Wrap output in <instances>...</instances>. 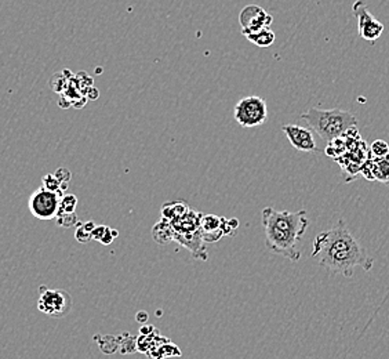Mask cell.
<instances>
[{
	"instance_id": "obj_1",
	"label": "cell",
	"mask_w": 389,
	"mask_h": 359,
	"mask_svg": "<svg viewBox=\"0 0 389 359\" xmlns=\"http://www.w3.org/2000/svg\"><path fill=\"white\" fill-rule=\"evenodd\" d=\"M310 256L323 268L345 278H352L356 267L370 271L374 264V260L350 233L343 218L333 228L315 238Z\"/></svg>"
},
{
	"instance_id": "obj_2",
	"label": "cell",
	"mask_w": 389,
	"mask_h": 359,
	"mask_svg": "<svg viewBox=\"0 0 389 359\" xmlns=\"http://www.w3.org/2000/svg\"><path fill=\"white\" fill-rule=\"evenodd\" d=\"M261 221L266 231V249L290 261H298L301 258L298 243L309 226L307 211H279L268 206L263 211Z\"/></svg>"
},
{
	"instance_id": "obj_3",
	"label": "cell",
	"mask_w": 389,
	"mask_h": 359,
	"mask_svg": "<svg viewBox=\"0 0 389 359\" xmlns=\"http://www.w3.org/2000/svg\"><path fill=\"white\" fill-rule=\"evenodd\" d=\"M301 119L307 122L312 131L328 143L335 141L358 125V119L352 112L338 108L322 109L313 106L301 113Z\"/></svg>"
},
{
	"instance_id": "obj_4",
	"label": "cell",
	"mask_w": 389,
	"mask_h": 359,
	"mask_svg": "<svg viewBox=\"0 0 389 359\" xmlns=\"http://www.w3.org/2000/svg\"><path fill=\"white\" fill-rule=\"evenodd\" d=\"M235 121L245 128L264 125L268 119V106L260 96H248L242 98L233 109Z\"/></svg>"
},
{
	"instance_id": "obj_5",
	"label": "cell",
	"mask_w": 389,
	"mask_h": 359,
	"mask_svg": "<svg viewBox=\"0 0 389 359\" xmlns=\"http://www.w3.org/2000/svg\"><path fill=\"white\" fill-rule=\"evenodd\" d=\"M38 300L39 311L51 318L65 317L72 308V297L64 289H49L41 286Z\"/></svg>"
},
{
	"instance_id": "obj_6",
	"label": "cell",
	"mask_w": 389,
	"mask_h": 359,
	"mask_svg": "<svg viewBox=\"0 0 389 359\" xmlns=\"http://www.w3.org/2000/svg\"><path fill=\"white\" fill-rule=\"evenodd\" d=\"M62 193L41 187L35 191L28 202L31 213L39 220H53L57 217L61 205Z\"/></svg>"
},
{
	"instance_id": "obj_7",
	"label": "cell",
	"mask_w": 389,
	"mask_h": 359,
	"mask_svg": "<svg viewBox=\"0 0 389 359\" xmlns=\"http://www.w3.org/2000/svg\"><path fill=\"white\" fill-rule=\"evenodd\" d=\"M352 10H353V14L358 20L359 36L366 42H377L384 32V28H385L384 24L378 21L370 13L369 9L363 0H356L352 6Z\"/></svg>"
},
{
	"instance_id": "obj_8",
	"label": "cell",
	"mask_w": 389,
	"mask_h": 359,
	"mask_svg": "<svg viewBox=\"0 0 389 359\" xmlns=\"http://www.w3.org/2000/svg\"><path fill=\"white\" fill-rule=\"evenodd\" d=\"M239 22L242 26V34H253L258 32L261 29L271 28L273 17L264 10L261 6L257 4H248L243 7V10L239 14Z\"/></svg>"
},
{
	"instance_id": "obj_9",
	"label": "cell",
	"mask_w": 389,
	"mask_h": 359,
	"mask_svg": "<svg viewBox=\"0 0 389 359\" xmlns=\"http://www.w3.org/2000/svg\"><path fill=\"white\" fill-rule=\"evenodd\" d=\"M282 131L286 134L291 147L301 152H318V144L313 136V131L309 127L300 125H285Z\"/></svg>"
},
{
	"instance_id": "obj_10",
	"label": "cell",
	"mask_w": 389,
	"mask_h": 359,
	"mask_svg": "<svg viewBox=\"0 0 389 359\" xmlns=\"http://www.w3.org/2000/svg\"><path fill=\"white\" fill-rule=\"evenodd\" d=\"M369 166L371 169V180H377L389 186V153L383 158H374Z\"/></svg>"
},
{
	"instance_id": "obj_11",
	"label": "cell",
	"mask_w": 389,
	"mask_h": 359,
	"mask_svg": "<svg viewBox=\"0 0 389 359\" xmlns=\"http://www.w3.org/2000/svg\"><path fill=\"white\" fill-rule=\"evenodd\" d=\"M248 42L258 46V47H269L275 43V32L271 29V28H266V29H261L258 32H253V34H247L245 35Z\"/></svg>"
},
{
	"instance_id": "obj_12",
	"label": "cell",
	"mask_w": 389,
	"mask_h": 359,
	"mask_svg": "<svg viewBox=\"0 0 389 359\" xmlns=\"http://www.w3.org/2000/svg\"><path fill=\"white\" fill-rule=\"evenodd\" d=\"M78 230H76V241L81 243H87L89 241H91V233L96 228V224L93 221H89L86 224H78Z\"/></svg>"
},
{
	"instance_id": "obj_13",
	"label": "cell",
	"mask_w": 389,
	"mask_h": 359,
	"mask_svg": "<svg viewBox=\"0 0 389 359\" xmlns=\"http://www.w3.org/2000/svg\"><path fill=\"white\" fill-rule=\"evenodd\" d=\"M46 190L53 191V192H60L62 193V191L65 190L62 187L61 181L56 177V174H47L43 177V186Z\"/></svg>"
},
{
	"instance_id": "obj_14",
	"label": "cell",
	"mask_w": 389,
	"mask_h": 359,
	"mask_svg": "<svg viewBox=\"0 0 389 359\" xmlns=\"http://www.w3.org/2000/svg\"><path fill=\"white\" fill-rule=\"evenodd\" d=\"M76 205H78V198L75 195H62L59 213H75Z\"/></svg>"
},
{
	"instance_id": "obj_15",
	"label": "cell",
	"mask_w": 389,
	"mask_h": 359,
	"mask_svg": "<svg viewBox=\"0 0 389 359\" xmlns=\"http://www.w3.org/2000/svg\"><path fill=\"white\" fill-rule=\"evenodd\" d=\"M370 152L374 158H383V156H387L389 153V146L387 141L384 140H375L371 147H370Z\"/></svg>"
},
{
	"instance_id": "obj_16",
	"label": "cell",
	"mask_w": 389,
	"mask_h": 359,
	"mask_svg": "<svg viewBox=\"0 0 389 359\" xmlns=\"http://www.w3.org/2000/svg\"><path fill=\"white\" fill-rule=\"evenodd\" d=\"M56 218H57V224L64 228H69L78 224L76 213H59Z\"/></svg>"
},
{
	"instance_id": "obj_17",
	"label": "cell",
	"mask_w": 389,
	"mask_h": 359,
	"mask_svg": "<svg viewBox=\"0 0 389 359\" xmlns=\"http://www.w3.org/2000/svg\"><path fill=\"white\" fill-rule=\"evenodd\" d=\"M118 231H115V230H112V228H109V227H106V230H105V233H103V239L100 241L103 245H111L112 242H113V239L118 236Z\"/></svg>"
},
{
	"instance_id": "obj_18",
	"label": "cell",
	"mask_w": 389,
	"mask_h": 359,
	"mask_svg": "<svg viewBox=\"0 0 389 359\" xmlns=\"http://www.w3.org/2000/svg\"><path fill=\"white\" fill-rule=\"evenodd\" d=\"M106 227L105 226H97L93 233H91V239H97V241H101L103 239V233H105Z\"/></svg>"
}]
</instances>
